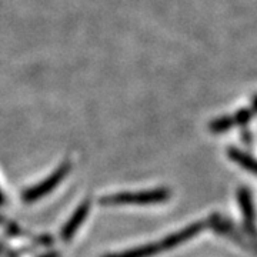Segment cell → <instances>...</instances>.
Wrapping results in <instances>:
<instances>
[{
	"label": "cell",
	"instance_id": "6da1fadb",
	"mask_svg": "<svg viewBox=\"0 0 257 257\" xmlns=\"http://www.w3.org/2000/svg\"><path fill=\"white\" fill-rule=\"evenodd\" d=\"M172 192L166 187L145 190V192H126L107 194L100 199L101 206H121V204H159L165 203L170 199Z\"/></svg>",
	"mask_w": 257,
	"mask_h": 257
},
{
	"label": "cell",
	"instance_id": "7a4b0ae2",
	"mask_svg": "<svg viewBox=\"0 0 257 257\" xmlns=\"http://www.w3.org/2000/svg\"><path fill=\"white\" fill-rule=\"evenodd\" d=\"M70 172V163H63L57 170H55L52 175L42 180L36 186L29 187L28 190L22 193V200L25 203H35L45 197L46 194L52 193L59 184L63 182V179Z\"/></svg>",
	"mask_w": 257,
	"mask_h": 257
},
{
	"label": "cell",
	"instance_id": "3957f363",
	"mask_svg": "<svg viewBox=\"0 0 257 257\" xmlns=\"http://www.w3.org/2000/svg\"><path fill=\"white\" fill-rule=\"evenodd\" d=\"M204 227H206V223L204 221H197V223H193L190 226H187L184 229L176 231L173 234H169L162 241H159L160 246H162V250L166 251V250H170V248H175L177 246H180L184 241L196 237Z\"/></svg>",
	"mask_w": 257,
	"mask_h": 257
},
{
	"label": "cell",
	"instance_id": "277c9868",
	"mask_svg": "<svg viewBox=\"0 0 257 257\" xmlns=\"http://www.w3.org/2000/svg\"><path fill=\"white\" fill-rule=\"evenodd\" d=\"M240 209L243 211V219H244V226L250 236H256V213H254V204L251 200V194L246 187H241L237 193Z\"/></svg>",
	"mask_w": 257,
	"mask_h": 257
},
{
	"label": "cell",
	"instance_id": "5b68a950",
	"mask_svg": "<svg viewBox=\"0 0 257 257\" xmlns=\"http://www.w3.org/2000/svg\"><path fill=\"white\" fill-rule=\"evenodd\" d=\"M90 211V202L89 200H84V202L74 210V213L72 214V217L67 220V223L64 224V227L62 229V240L64 241H69L74 236V233L77 231V229L82 226V223L84 221V219L87 217Z\"/></svg>",
	"mask_w": 257,
	"mask_h": 257
},
{
	"label": "cell",
	"instance_id": "8992f818",
	"mask_svg": "<svg viewBox=\"0 0 257 257\" xmlns=\"http://www.w3.org/2000/svg\"><path fill=\"white\" fill-rule=\"evenodd\" d=\"M162 246L160 243H149V244H143L135 248H128L124 251H119V253H111V254H106L103 257H153L156 256L157 253H162Z\"/></svg>",
	"mask_w": 257,
	"mask_h": 257
},
{
	"label": "cell",
	"instance_id": "52a82bcc",
	"mask_svg": "<svg viewBox=\"0 0 257 257\" xmlns=\"http://www.w3.org/2000/svg\"><path fill=\"white\" fill-rule=\"evenodd\" d=\"M227 156L239 166H241L243 169H246L247 172L253 173V175H257V159L251 157L247 153L241 152L236 147H231L227 150Z\"/></svg>",
	"mask_w": 257,
	"mask_h": 257
},
{
	"label": "cell",
	"instance_id": "ba28073f",
	"mask_svg": "<svg viewBox=\"0 0 257 257\" xmlns=\"http://www.w3.org/2000/svg\"><path fill=\"white\" fill-rule=\"evenodd\" d=\"M233 126L234 124L231 121V116H223V117H219V119L211 120L210 124H209V128L213 133H224V132H227Z\"/></svg>",
	"mask_w": 257,
	"mask_h": 257
},
{
	"label": "cell",
	"instance_id": "9c48e42d",
	"mask_svg": "<svg viewBox=\"0 0 257 257\" xmlns=\"http://www.w3.org/2000/svg\"><path fill=\"white\" fill-rule=\"evenodd\" d=\"M253 110L251 109H243V110L236 111L233 116H231V121H233V124L234 126H243V124H246L248 120L253 117Z\"/></svg>",
	"mask_w": 257,
	"mask_h": 257
},
{
	"label": "cell",
	"instance_id": "30bf717a",
	"mask_svg": "<svg viewBox=\"0 0 257 257\" xmlns=\"http://www.w3.org/2000/svg\"><path fill=\"white\" fill-rule=\"evenodd\" d=\"M60 254L59 253H56V251H52V253H46V254H43V256L40 257H59Z\"/></svg>",
	"mask_w": 257,
	"mask_h": 257
},
{
	"label": "cell",
	"instance_id": "8fae6325",
	"mask_svg": "<svg viewBox=\"0 0 257 257\" xmlns=\"http://www.w3.org/2000/svg\"><path fill=\"white\" fill-rule=\"evenodd\" d=\"M251 110H253V113H257V97L254 99V101H253V107H251Z\"/></svg>",
	"mask_w": 257,
	"mask_h": 257
},
{
	"label": "cell",
	"instance_id": "7c38bea8",
	"mask_svg": "<svg viewBox=\"0 0 257 257\" xmlns=\"http://www.w3.org/2000/svg\"><path fill=\"white\" fill-rule=\"evenodd\" d=\"M3 202H5V197H3V193H2V190H0V206L3 204Z\"/></svg>",
	"mask_w": 257,
	"mask_h": 257
}]
</instances>
